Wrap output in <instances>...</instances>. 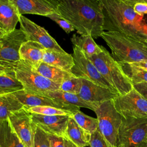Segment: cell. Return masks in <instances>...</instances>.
Listing matches in <instances>:
<instances>
[{
  "instance_id": "9",
  "label": "cell",
  "mask_w": 147,
  "mask_h": 147,
  "mask_svg": "<svg viewBox=\"0 0 147 147\" xmlns=\"http://www.w3.org/2000/svg\"><path fill=\"white\" fill-rule=\"evenodd\" d=\"M113 102L122 117H147V100L134 88L125 95H118Z\"/></svg>"
},
{
  "instance_id": "12",
  "label": "cell",
  "mask_w": 147,
  "mask_h": 147,
  "mask_svg": "<svg viewBox=\"0 0 147 147\" xmlns=\"http://www.w3.org/2000/svg\"><path fill=\"white\" fill-rule=\"evenodd\" d=\"M9 120L25 147H33L34 124L30 113L23 109L12 114Z\"/></svg>"
},
{
  "instance_id": "41",
  "label": "cell",
  "mask_w": 147,
  "mask_h": 147,
  "mask_svg": "<svg viewBox=\"0 0 147 147\" xmlns=\"http://www.w3.org/2000/svg\"><path fill=\"white\" fill-rule=\"evenodd\" d=\"M86 147H90V146H86Z\"/></svg>"
},
{
  "instance_id": "29",
  "label": "cell",
  "mask_w": 147,
  "mask_h": 147,
  "mask_svg": "<svg viewBox=\"0 0 147 147\" xmlns=\"http://www.w3.org/2000/svg\"><path fill=\"white\" fill-rule=\"evenodd\" d=\"M28 112L33 114L45 115H69L72 116L74 113L71 111L50 106H38L25 109Z\"/></svg>"
},
{
  "instance_id": "4",
  "label": "cell",
  "mask_w": 147,
  "mask_h": 147,
  "mask_svg": "<svg viewBox=\"0 0 147 147\" xmlns=\"http://www.w3.org/2000/svg\"><path fill=\"white\" fill-rule=\"evenodd\" d=\"M87 57L94 64L100 74L118 95H125L133 88L131 82L107 49L104 48L100 53Z\"/></svg>"
},
{
  "instance_id": "31",
  "label": "cell",
  "mask_w": 147,
  "mask_h": 147,
  "mask_svg": "<svg viewBox=\"0 0 147 147\" xmlns=\"http://www.w3.org/2000/svg\"><path fill=\"white\" fill-rule=\"evenodd\" d=\"M34 129L33 147H51L47 133L35 124Z\"/></svg>"
},
{
  "instance_id": "38",
  "label": "cell",
  "mask_w": 147,
  "mask_h": 147,
  "mask_svg": "<svg viewBox=\"0 0 147 147\" xmlns=\"http://www.w3.org/2000/svg\"><path fill=\"white\" fill-rule=\"evenodd\" d=\"M140 42H141L146 48H147V38L145 39V40H143L142 41H139Z\"/></svg>"
},
{
  "instance_id": "3",
  "label": "cell",
  "mask_w": 147,
  "mask_h": 147,
  "mask_svg": "<svg viewBox=\"0 0 147 147\" xmlns=\"http://www.w3.org/2000/svg\"><path fill=\"white\" fill-rule=\"evenodd\" d=\"M100 37L118 63H132L147 60V48L141 42L118 32L104 31Z\"/></svg>"
},
{
  "instance_id": "13",
  "label": "cell",
  "mask_w": 147,
  "mask_h": 147,
  "mask_svg": "<svg viewBox=\"0 0 147 147\" xmlns=\"http://www.w3.org/2000/svg\"><path fill=\"white\" fill-rule=\"evenodd\" d=\"M13 94L23 104L25 109L38 106H50L67 110L72 113L80 110L78 107L60 102L47 96L30 94L25 90L18 91Z\"/></svg>"
},
{
  "instance_id": "18",
  "label": "cell",
  "mask_w": 147,
  "mask_h": 147,
  "mask_svg": "<svg viewBox=\"0 0 147 147\" xmlns=\"http://www.w3.org/2000/svg\"><path fill=\"white\" fill-rule=\"evenodd\" d=\"M46 49L43 45L38 42L28 41L24 43L21 47L20 51L21 60L36 69L42 62L44 54Z\"/></svg>"
},
{
  "instance_id": "39",
  "label": "cell",
  "mask_w": 147,
  "mask_h": 147,
  "mask_svg": "<svg viewBox=\"0 0 147 147\" xmlns=\"http://www.w3.org/2000/svg\"><path fill=\"white\" fill-rule=\"evenodd\" d=\"M141 147H147V143L146 144H145L144 145H143L142 146H141Z\"/></svg>"
},
{
  "instance_id": "34",
  "label": "cell",
  "mask_w": 147,
  "mask_h": 147,
  "mask_svg": "<svg viewBox=\"0 0 147 147\" xmlns=\"http://www.w3.org/2000/svg\"><path fill=\"white\" fill-rule=\"evenodd\" d=\"M90 147H111L101 134L99 130L91 134L90 141Z\"/></svg>"
},
{
  "instance_id": "36",
  "label": "cell",
  "mask_w": 147,
  "mask_h": 147,
  "mask_svg": "<svg viewBox=\"0 0 147 147\" xmlns=\"http://www.w3.org/2000/svg\"><path fill=\"white\" fill-rule=\"evenodd\" d=\"M133 88L138 91L146 100H147V83L141 82L133 84Z\"/></svg>"
},
{
  "instance_id": "8",
  "label": "cell",
  "mask_w": 147,
  "mask_h": 147,
  "mask_svg": "<svg viewBox=\"0 0 147 147\" xmlns=\"http://www.w3.org/2000/svg\"><path fill=\"white\" fill-rule=\"evenodd\" d=\"M28 41L26 35L20 28L0 36V66L11 67L20 61L21 47Z\"/></svg>"
},
{
  "instance_id": "15",
  "label": "cell",
  "mask_w": 147,
  "mask_h": 147,
  "mask_svg": "<svg viewBox=\"0 0 147 147\" xmlns=\"http://www.w3.org/2000/svg\"><path fill=\"white\" fill-rule=\"evenodd\" d=\"M21 16L36 14L47 17L52 13H60L57 0H13Z\"/></svg>"
},
{
  "instance_id": "7",
  "label": "cell",
  "mask_w": 147,
  "mask_h": 147,
  "mask_svg": "<svg viewBox=\"0 0 147 147\" xmlns=\"http://www.w3.org/2000/svg\"><path fill=\"white\" fill-rule=\"evenodd\" d=\"M147 137V117L122 118L119 129L117 147H141Z\"/></svg>"
},
{
  "instance_id": "20",
  "label": "cell",
  "mask_w": 147,
  "mask_h": 147,
  "mask_svg": "<svg viewBox=\"0 0 147 147\" xmlns=\"http://www.w3.org/2000/svg\"><path fill=\"white\" fill-rule=\"evenodd\" d=\"M42 62L69 72L75 64L72 55L49 49L45 50Z\"/></svg>"
},
{
  "instance_id": "17",
  "label": "cell",
  "mask_w": 147,
  "mask_h": 147,
  "mask_svg": "<svg viewBox=\"0 0 147 147\" xmlns=\"http://www.w3.org/2000/svg\"><path fill=\"white\" fill-rule=\"evenodd\" d=\"M20 16L13 0H0V36L14 30Z\"/></svg>"
},
{
  "instance_id": "24",
  "label": "cell",
  "mask_w": 147,
  "mask_h": 147,
  "mask_svg": "<svg viewBox=\"0 0 147 147\" xmlns=\"http://www.w3.org/2000/svg\"><path fill=\"white\" fill-rule=\"evenodd\" d=\"M71 41L74 47L79 48L87 56H92L102 52L104 47L98 45L90 35L74 34Z\"/></svg>"
},
{
  "instance_id": "30",
  "label": "cell",
  "mask_w": 147,
  "mask_h": 147,
  "mask_svg": "<svg viewBox=\"0 0 147 147\" xmlns=\"http://www.w3.org/2000/svg\"><path fill=\"white\" fill-rule=\"evenodd\" d=\"M82 80L83 79L77 77L68 79L60 85V90L69 93L79 94L82 86Z\"/></svg>"
},
{
  "instance_id": "23",
  "label": "cell",
  "mask_w": 147,
  "mask_h": 147,
  "mask_svg": "<svg viewBox=\"0 0 147 147\" xmlns=\"http://www.w3.org/2000/svg\"><path fill=\"white\" fill-rule=\"evenodd\" d=\"M66 134L68 138L78 147L90 146L91 134L80 127L72 116L68 122Z\"/></svg>"
},
{
  "instance_id": "11",
  "label": "cell",
  "mask_w": 147,
  "mask_h": 147,
  "mask_svg": "<svg viewBox=\"0 0 147 147\" xmlns=\"http://www.w3.org/2000/svg\"><path fill=\"white\" fill-rule=\"evenodd\" d=\"M19 23L20 29L25 33L28 41L38 42L47 49L60 52H65L43 27L37 25L24 16H20Z\"/></svg>"
},
{
  "instance_id": "26",
  "label": "cell",
  "mask_w": 147,
  "mask_h": 147,
  "mask_svg": "<svg viewBox=\"0 0 147 147\" xmlns=\"http://www.w3.org/2000/svg\"><path fill=\"white\" fill-rule=\"evenodd\" d=\"M0 147H25L9 119L0 122Z\"/></svg>"
},
{
  "instance_id": "33",
  "label": "cell",
  "mask_w": 147,
  "mask_h": 147,
  "mask_svg": "<svg viewBox=\"0 0 147 147\" xmlns=\"http://www.w3.org/2000/svg\"><path fill=\"white\" fill-rule=\"evenodd\" d=\"M47 17H48L57 25H59L67 33H69L75 30L74 27L66 20L60 13H52L48 15Z\"/></svg>"
},
{
  "instance_id": "32",
  "label": "cell",
  "mask_w": 147,
  "mask_h": 147,
  "mask_svg": "<svg viewBox=\"0 0 147 147\" xmlns=\"http://www.w3.org/2000/svg\"><path fill=\"white\" fill-rule=\"evenodd\" d=\"M47 134L51 147H78L67 137L57 136L48 133Z\"/></svg>"
},
{
  "instance_id": "10",
  "label": "cell",
  "mask_w": 147,
  "mask_h": 147,
  "mask_svg": "<svg viewBox=\"0 0 147 147\" xmlns=\"http://www.w3.org/2000/svg\"><path fill=\"white\" fill-rule=\"evenodd\" d=\"M72 56L75 64L71 72L76 77L90 80L113 90L110 84L98 71L94 64L79 48L76 47H73Z\"/></svg>"
},
{
  "instance_id": "27",
  "label": "cell",
  "mask_w": 147,
  "mask_h": 147,
  "mask_svg": "<svg viewBox=\"0 0 147 147\" xmlns=\"http://www.w3.org/2000/svg\"><path fill=\"white\" fill-rule=\"evenodd\" d=\"M125 75L132 84L141 82L147 83V70L137 67L132 63H119Z\"/></svg>"
},
{
  "instance_id": "22",
  "label": "cell",
  "mask_w": 147,
  "mask_h": 147,
  "mask_svg": "<svg viewBox=\"0 0 147 147\" xmlns=\"http://www.w3.org/2000/svg\"><path fill=\"white\" fill-rule=\"evenodd\" d=\"M36 70L44 77L60 85L64 82L76 77L72 72L51 65L44 62L41 63Z\"/></svg>"
},
{
  "instance_id": "19",
  "label": "cell",
  "mask_w": 147,
  "mask_h": 147,
  "mask_svg": "<svg viewBox=\"0 0 147 147\" xmlns=\"http://www.w3.org/2000/svg\"><path fill=\"white\" fill-rule=\"evenodd\" d=\"M24 90L13 68L0 66V95Z\"/></svg>"
},
{
  "instance_id": "35",
  "label": "cell",
  "mask_w": 147,
  "mask_h": 147,
  "mask_svg": "<svg viewBox=\"0 0 147 147\" xmlns=\"http://www.w3.org/2000/svg\"><path fill=\"white\" fill-rule=\"evenodd\" d=\"M133 9L136 13L144 16L147 14V3L144 0H136Z\"/></svg>"
},
{
  "instance_id": "1",
  "label": "cell",
  "mask_w": 147,
  "mask_h": 147,
  "mask_svg": "<svg viewBox=\"0 0 147 147\" xmlns=\"http://www.w3.org/2000/svg\"><path fill=\"white\" fill-rule=\"evenodd\" d=\"M103 16V30L118 32L138 41L146 39V24L144 16L136 13L133 6L136 0H100Z\"/></svg>"
},
{
  "instance_id": "21",
  "label": "cell",
  "mask_w": 147,
  "mask_h": 147,
  "mask_svg": "<svg viewBox=\"0 0 147 147\" xmlns=\"http://www.w3.org/2000/svg\"><path fill=\"white\" fill-rule=\"evenodd\" d=\"M44 96L56 99L60 102L75 106L78 107H84L89 109L93 111L98 108L100 104L91 103L82 99L78 94L69 93L59 90L53 92L48 93Z\"/></svg>"
},
{
  "instance_id": "2",
  "label": "cell",
  "mask_w": 147,
  "mask_h": 147,
  "mask_svg": "<svg viewBox=\"0 0 147 147\" xmlns=\"http://www.w3.org/2000/svg\"><path fill=\"white\" fill-rule=\"evenodd\" d=\"M58 10L79 35H90L97 38L104 32L100 0L60 1Z\"/></svg>"
},
{
  "instance_id": "28",
  "label": "cell",
  "mask_w": 147,
  "mask_h": 147,
  "mask_svg": "<svg viewBox=\"0 0 147 147\" xmlns=\"http://www.w3.org/2000/svg\"><path fill=\"white\" fill-rule=\"evenodd\" d=\"M72 117L80 127L91 134L98 129V121L97 118L88 116L80 110L74 113Z\"/></svg>"
},
{
  "instance_id": "6",
  "label": "cell",
  "mask_w": 147,
  "mask_h": 147,
  "mask_svg": "<svg viewBox=\"0 0 147 147\" xmlns=\"http://www.w3.org/2000/svg\"><path fill=\"white\" fill-rule=\"evenodd\" d=\"M94 112L98 121L99 131L111 147H117L122 116L116 110L113 100L100 103Z\"/></svg>"
},
{
  "instance_id": "16",
  "label": "cell",
  "mask_w": 147,
  "mask_h": 147,
  "mask_svg": "<svg viewBox=\"0 0 147 147\" xmlns=\"http://www.w3.org/2000/svg\"><path fill=\"white\" fill-rule=\"evenodd\" d=\"M84 100L96 104L112 100L118 95L113 90L95 84L90 80H82V86L78 94Z\"/></svg>"
},
{
  "instance_id": "14",
  "label": "cell",
  "mask_w": 147,
  "mask_h": 147,
  "mask_svg": "<svg viewBox=\"0 0 147 147\" xmlns=\"http://www.w3.org/2000/svg\"><path fill=\"white\" fill-rule=\"evenodd\" d=\"M33 122L45 132L60 137H67L66 134L69 115H45L30 113Z\"/></svg>"
},
{
  "instance_id": "5",
  "label": "cell",
  "mask_w": 147,
  "mask_h": 147,
  "mask_svg": "<svg viewBox=\"0 0 147 147\" xmlns=\"http://www.w3.org/2000/svg\"><path fill=\"white\" fill-rule=\"evenodd\" d=\"M17 78L23 84L24 90L29 93L44 95L60 90V84L55 83L39 74L23 60L11 65Z\"/></svg>"
},
{
  "instance_id": "25",
  "label": "cell",
  "mask_w": 147,
  "mask_h": 147,
  "mask_svg": "<svg viewBox=\"0 0 147 147\" xmlns=\"http://www.w3.org/2000/svg\"><path fill=\"white\" fill-rule=\"evenodd\" d=\"M23 109V104L13 94L0 95V122Z\"/></svg>"
},
{
  "instance_id": "37",
  "label": "cell",
  "mask_w": 147,
  "mask_h": 147,
  "mask_svg": "<svg viewBox=\"0 0 147 147\" xmlns=\"http://www.w3.org/2000/svg\"><path fill=\"white\" fill-rule=\"evenodd\" d=\"M133 64L141 67L143 69H145L146 70H147V60H142L141 61H138V62H136V63H132Z\"/></svg>"
},
{
  "instance_id": "40",
  "label": "cell",
  "mask_w": 147,
  "mask_h": 147,
  "mask_svg": "<svg viewBox=\"0 0 147 147\" xmlns=\"http://www.w3.org/2000/svg\"><path fill=\"white\" fill-rule=\"evenodd\" d=\"M146 142L147 143V137H146Z\"/></svg>"
}]
</instances>
